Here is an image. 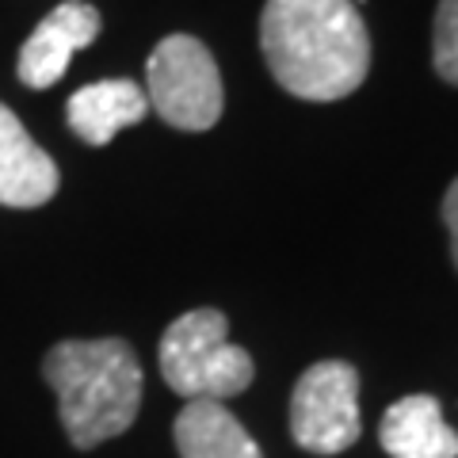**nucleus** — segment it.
Wrapping results in <instances>:
<instances>
[{"instance_id":"9b49d317","label":"nucleus","mask_w":458,"mask_h":458,"mask_svg":"<svg viewBox=\"0 0 458 458\" xmlns=\"http://www.w3.org/2000/svg\"><path fill=\"white\" fill-rule=\"evenodd\" d=\"M432 62H436V73L458 89V0H439L436 8Z\"/></svg>"},{"instance_id":"1a4fd4ad","label":"nucleus","mask_w":458,"mask_h":458,"mask_svg":"<svg viewBox=\"0 0 458 458\" xmlns=\"http://www.w3.org/2000/svg\"><path fill=\"white\" fill-rule=\"evenodd\" d=\"M378 443L390 458H458V432L443 420V405L428 394L401 397L386 409Z\"/></svg>"},{"instance_id":"f257e3e1","label":"nucleus","mask_w":458,"mask_h":458,"mask_svg":"<svg viewBox=\"0 0 458 458\" xmlns=\"http://www.w3.org/2000/svg\"><path fill=\"white\" fill-rule=\"evenodd\" d=\"M260 47L291 96L328 104L367 81L370 38L355 0H267Z\"/></svg>"},{"instance_id":"9d476101","label":"nucleus","mask_w":458,"mask_h":458,"mask_svg":"<svg viewBox=\"0 0 458 458\" xmlns=\"http://www.w3.org/2000/svg\"><path fill=\"white\" fill-rule=\"evenodd\" d=\"M180 458H264L222 401H188L176 417Z\"/></svg>"},{"instance_id":"0eeeda50","label":"nucleus","mask_w":458,"mask_h":458,"mask_svg":"<svg viewBox=\"0 0 458 458\" xmlns=\"http://www.w3.org/2000/svg\"><path fill=\"white\" fill-rule=\"evenodd\" d=\"M57 191V165L47 149L23 131V123L0 104V203L42 207Z\"/></svg>"},{"instance_id":"39448f33","label":"nucleus","mask_w":458,"mask_h":458,"mask_svg":"<svg viewBox=\"0 0 458 458\" xmlns=\"http://www.w3.org/2000/svg\"><path fill=\"white\" fill-rule=\"evenodd\" d=\"M360 432V370L340 360L313 363L291 394L294 443L310 454H340Z\"/></svg>"},{"instance_id":"7ed1b4c3","label":"nucleus","mask_w":458,"mask_h":458,"mask_svg":"<svg viewBox=\"0 0 458 458\" xmlns=\"http://www.w3.org/2000/svg\"><path fill=\"white\" fill-rule=\"evenodd\" d=\"M161 375L188 401H225L252 386V355L229 344V321L222 310H191L168 325L161 336Z\"/></svg>"},{"instance_id":"423d86ee","label":"nucleus","mask_w":458,"mask_h":458,"mask_svg":"<svg viewBox=\"0 0 458 458\" xmlns=\"http://www.w3.org/2000/svg\"><path fill=\"white\" fill-rule=\"evenodd\" d=\"M99 27H104L99 12L92 4H84V0H65V4H57L31 31V38L23 42L20 62H16L20 81L27 89H50V84H57L65 77L73 54L96 42Z\"/></svg>"},{"instance_id":"f8f14e48","label":"nucleus","mask_w":458,"mask_h":458,"mask_svg":"<svg viewBox=\"0 0 458 458\" xmlns=\"http://www.w3.org/2000/svg\"><path fill=\"white\" fill-rule=\"evenodd\" d=\"M443 222H447V233H451V256L458 264V180L447 188V195H443Z\"/></svg>"},{"instance_id":"20e7f679","label":"nucleus","mask_w":458,"mask_h":458,"mask_svg":"<svg viewBox=\"0 0 458 458\" xmlns=\"http://www.w3.org/2000/svg\"><path fill=\"white\" fill-rule=\"evenodd\" d=\"M149 107L176 131H210L222 119V77L210 50L191 35H168L157 42L146 65Z\"/></svg>"},{"instance_id":"f03ea898","label":"nucleus","mask_w":458,"mask_h":458,"mask_svg":"<svg viewBox=\"0 0 458 458\" xmlns=\"http://www.w3.org/2000/svg\"><path fill=\"white\" fill-rule=\"evenodd\" d=\"M42 378L57 394L62 428L73 447L92 451L123 436L141 405V363L119 336L65 340L42 360Z\"/></svg>"},{"instance_id":"6e6552de","label":"nucleus","mask_w":458,"mask_h":458,"mask_svg":"<svg viewBox=\"0 0 458 458\" xmlns=\"http://www.w3.org/2000/svg\"><path fill=\"white\" fill-rule=\"evenodd\" d=\"M146 114H149V96L134 81L84 84L65 104L69 131L81 141H89V146H107L114 134L126 131V126H138Z\"/></svg>"}]
</instances>
